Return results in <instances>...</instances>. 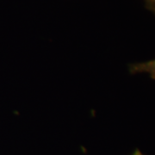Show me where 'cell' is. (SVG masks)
Listing matches in <instances>:
<instances>
[{"mask_svg":"<svg viewBox=\"0 0 155 155\" xmlns=\"http://www.w3.org/2000/svg\"><path fill=\"white\" fill-rule=\"evenodd\" d=\"M129 72L132 74L140 72H147L149 73L153 79H155V60L143 63L131 64L129 65Z\"/></svg>","mask_w":155,"mask_h":155,"instance_id":"6da1fadb","label":"cell"},{"mask_svg":"<svg viewBox=\"0 0 155 155\" xmlns=\"http://www.w3.org/2000/svg\"><path fill=\"white\" fill-rule=\"evenodd\" d=\"M146 8L155 14V0H144Z\"/></svg>","mask_w":155,"mask_h":155,"instance_id":"7a4b0ae2","label":"cell"}]
</instances>
